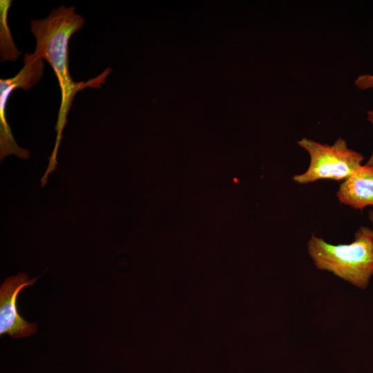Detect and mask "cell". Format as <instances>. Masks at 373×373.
<instances>
[{
  "mask_svg": "<svg viewBox=\"0 0 373 373\" xmlns=\"http://www.w3.org/2000/svg\"><path fill=\"white\" fill-rule=\"evenodd\" d=\"M84 19L75 12L74 6H61L51 11L42 19H32L30 31L36 39L33 52L46 59L52 66L59 84L61 94V105L55 126L57 137L46 173L55 170L57 155L62 138V131L67 123V116L76 94L87 87L100 88L111 71L106 68L102 74L87 82H75L69 73L68 44L71 36L84 26Z\"/></svg>",
  "mask_w": 373,
  "mask_h": 373,
  "instance_id": "1",
  "label": "cell"
},
{
  "mask_svg": "<svg viewBox=\"0 0 373 373\" xmlns=\"http://www.w3.org/2000/svg\"><path fill=\"white\" fill-rule=\"evenodd\" d=\"M314 265L365 289L373 275V229L361 227L350 244L332 245L312 235L307 243Z\"/></svg>",
  "mask_w": 373,
  "mask_h": 373,
  "instance_id": "2",
  "label": "cell"
},
{
  "mask_svg": "<svg viewBox=\"0 0 373 373\" xmlns=\"http://www.w3.org/2000/svg\"><path fill=\"white\" fill-rule=\"evenodd\" d=\"M298 144L310 157L307 171L292 178L298 184L324 179L344 180L361 165L364 159L361 153L349 149L343 138H338L332 145H328L305 137L298 141Z\"/></svg>",
  "mask_w": 373,
  "mask_h": 373,
  "instance_id": "3",
  "label": "cell"
},
{
  "mask_svg": "<svg viewBox=\"0 0 373 373\" xmlns=\"http://www.w3.org/2000/svg\"><path fill=\"white\" fill-rule=\"evenodd\" d=\"M37 280H30L25 273L7 278L0 287V334H8L14 338L30 336L37 329L36 323L24 320L17 307V298L21 290L32 285Z\"/></svg>",
  "mask_w": 373,
  "mask_h": 373,
  "instance_id": "4",
  "label": "cell"
},
{
  "mask_svg": "<svg viewBox=\"0 0 373 373\" xmlns=\"http://www.w3.org/2000/svg\"><path fill=\"white\" fill-rule=\"evenodd\" d=\"M23 66L14 77L0 79V133L6 134L11 131L6 119V108L12 92L17 88L29 90L37 84L43 77L44 59L34 53H26Z\"/></svg>",
  "mask_w": 373,
  "mask_h": 373,
  "instance_id": "5",
  "label": "cell"
},
{
  "mask_svg": "<svg viewBox=\"0 0 373 373\" xmlns=\"http://www.w3.org/2000/svg\"><path fill=\"white\" fill-rule=\"evenodd\" d=\"M336 195L341 204L354 209L373 206V167L361 165L341 184Z\"/></svg>",
  "mask_w": 373,
  "mask_h": 373,
  "instance_id": "6",
  "label": "cell"
},
{
  "mask_svg": "<svg viewBox=\"0 0 373 373\" xmlns=\"http://www.w3.org/2000/svg\"><path fill=\"white\" fill-rule=\"evenodd\" d=\"M11 3V0L0 1V58L2 61H15L21 54L13 41L8 24V13Z\"/></svg>",
  "mask_w": 373,
  "mask_h": 373,
  "instance_id": "7",
  "label": "cell"
},
{
  "mask_svg": "<svg viewBox=\"0 0 373 373\" xmlns=\"http://www.w3.org/2000/svg\"><path fill=\"white\" fill-rule=\"evenodd\" d=\"M354 83L361 89L372 88H373V75H359Z\"/></svg>",
  "mask_w": 373,
  "mask_h": 373,
  "instance_id": "8",
  "label": "cell"
},
{
  "mask_svg": "<svg viewBox=\"0 0 373 373\" xmlns=\"http://www.w3.org/2000/svg\"><path fill=\"white\" fill-rule=\"evenodd\" d=\"M367 119L372 123V124L373 126V110L367 111ZM366 164L367 165L373 167V153H372L370 159L368 160V161H367V162Z\"/></svg>",
  "mask_w": 373,
  "mask_h": 373,
  "instance_id": "9",
  "label": "cell"
},
{
  "mask_svg": "<svg viewBox=\"0 0 373 373\" xmlns=\"http://www.w3.org/2000/svg\"><path fill=\"white\" fill-rule=\"evenodd\" d=\"M368 217L373 225V210H370L368 213Z\"/></svg>",
  "mask_w": 373,
  "mask_h": 373,
  "instance_id": "10",
  "label": "cell"
}]
</instances>
